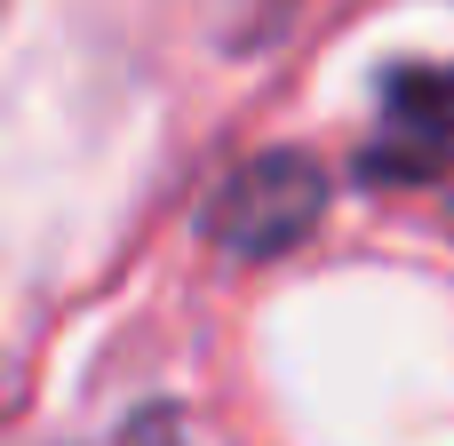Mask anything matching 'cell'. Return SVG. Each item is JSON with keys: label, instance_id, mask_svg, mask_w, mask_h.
Returning <instances> with one entry per match:
<instances>
[{"label": "cell", "instance_id": "obj_1", "mask_svg": "<svg viewBox=\"0 0 454 446\" xmlns=\"http://www.w3.org/2000/svg\"><path fill=\"white\" fill-rule=\"evenodd\" d=\"M454 168V64H399L359 152L367 184H439Z\"/></svg>", "mask_w": 454, "mask_h": 446}, {"label": "cell", "instance_id": "obj_2", "mask_svg": "<svg viewBox=\"0 0 454 446\" xmlns=\"http://www.w3.org/2000/svg\"><path fill=\"white\" fill-rule=\"evenodd\" d=\"M319 207H327V176H319L311 160H295V152H263V160H247V168L215 192L207 231H215L231 255L263 263V255H287V247L319 223Z\"/></svg>", "mask_w": 454, "mask_h": 446}]
</instances>
